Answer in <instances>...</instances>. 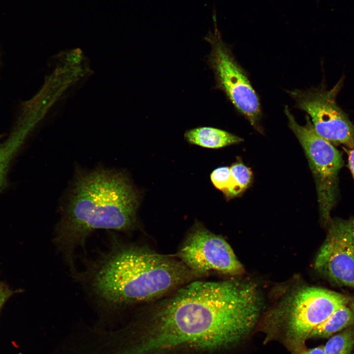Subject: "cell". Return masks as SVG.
I'll use <instances>...</instances> for the list:
<instances>
[{
	"mask_svg": "<svg viewBox=\"0 0 354 354\" xmlns=\"http://www.w3.org/2000/svg\"><path fill=\"white\" fill-rule=\"evenodd\" d=\"M346 150L348 156V166L354 179V148Z\"/></svg>",
	"mask_w": 354,
	"mask_h": 354,
	"instance_id": "e0dca14e",
	"label": "cell"
},
{
	"mask_svg": "<svg viewBox=\"0 0 354 354\" xmlns=\"http://www.w3.org/2000/svg\"><path fill=\"white\" fill-rule=\"evenodd\" d=\"M186 140L190 144L209 148H218L239 143L241 138L225 130L200 127L186 131Z\"/></svg>",
	"mask_w": 354,
	"mask_h": 354,
	"instance_id": "8fae6325",
	"label": "cell"
},
{
	"mask_svg": "<svg viewBox=\"0 0 354 354\" xmlns=\"http://www.w3.org/2000/svg\"><path fill=\"white\" fill-rule=\"evenodd\" d=\"M354 325V312L344 305L336 310L310 333L309 338H324Z\"/></svg>",
	"mask_w": 354,
	"mask_h": 354,
	"instance_id": "7c38bea8",
	"label": "cell"
},
{
	"mask_svg": "<svg viewBox=\"0 0 354 354\" xmlns=\"http://www.w3.org/2000/svg\"><path fill=\"white\" fill-rule=\"evenodd\" d=\"M230 169L233 184L231 195L233 198L243 192L250 185L252 172L241 163H235Z\"/></svg>",
	"mask_w": 354,
	"mask_h": 354,
	"instance_id": "5bb4252c",
	"label": "cell"
},
{
	"mask_svg": "<svg viewBox=\"0 0 354 354\" xmlns=\"http://www.w3.org/2000/svg\"><path fill=\"white\" fill-rule=\"evenodd\" d=\"M315 269L331 283L354 288V217L331 219Z\"/></svg>",
	"mask_w": 354,
	"mask_h": 354,
	"instance_id": "9c48e42d",
	"label": "cell"
},
{
	"mask_svg": "<svg viewBox=\"0 0 354 354\" xmlns=\"http://www.w3.org/2000/svg\"><path fill=\"white\" fill-rule=\"evenodd\" d=\"M285 113L289 125L302 146L314 177L318 196L320 219L328 225L331 213L338 196V175L344 165L341 153L332 144L320 136L315 131L308 116L306 123L301 125L285 107Z\"/></svg>",
	"mask_w": 354,
	"mask_h": 354,
	"instance_id": "5b68a950",
	"label": "cell"
},
{
	"mask_svg": "<svg viewBox=\"0 0 354 354\" xmlns=\"http://www.w3.org/2000/svg\"><path fill=\"white\" fill-rule=\"evenodd\" d=\"M205 40L211 45L207 62L213 71L216 88L223 90L236 108L254 126L261 116L259 98L246 74L223 41L217 26Z\"/></svg>",
	"mask_w": 354,
	"mask_h": 354,
	"instance_id": "8992f818",
	"label": "cell"
},
{
	"mask_svg": "<svg viewBox=\"0 0 354 354\" xmlns=\"http://www.w3.org/2000/svg\"><path fill=\"white\" fill-rule=\"evenodd\" d=\"M177 256L197 276L211 271L237 275L244 268L229 244L200 223L194 224L180 245Z\"/></svg>",
	"mask_w": 354,
	"mask_h": 354,
	"instance_id": "ba28073f",
	"label": "cell"
},
{
	"mask_svg": "<svg viewBox=\"0 0 354 354\" xmlns=\"http://www.w3.org/2000/svg\"><path fill=\"white\" fill-rule=\"evenodd\" d=\"M349 299L338 293L314 287H300L269 311L264 321L267 338H280L289 350L305 346L311 332Z\"/></svg>",
	"mask_w": 354,
	"mask_h": 354,
	"instance_id": "277c9868",
	"label": "cell"
},
{
	"mask_svg": "<svg viewBox=\"0 0 354 354\" xmlns=\"http://www.w3.org/2000/svg\"><path fill=\"white\" fill-rule=\"evenodd\" d=\"M292 354H325L323 347L308 349L305 346L291 352Z\"/></svg>",
	"mask_w": 354,
	"mask_h": 354,
	"instance_id": "2e32d148",
	"label": "cell"
},
{
	"mask_svg": "<svg viewBox=\"0 0 354 354\" xmlns=\"http://www.w3.org/2000/svg\"><path fill=\"white\" fill-rule=\"evenodd\" d=\"M211 180L216 188L221 190L228 199H232L233 182L230 168L221 167L215 169L210 175Z\"/></svg>",
	"mask_w": 354,
	"mask_h": 354,
	"instance_id": "9a60e30c",
	"label": "cell"
},
{
	"mask_svg": "<svg viewBox=\"0 0 354 354\" xmlns=\"http://www.w3.org/2000/svg\"><path fill=\"white\" fill-rule=\"evenodd\" d=\"M31 111L23 106L8 137L0 144V193L7 182V172L16 155L36 123Z\"/></svg>",
	"mask_w": 354,
	"mask_h": 354,
	"instance_id": "30bf717a",
	"label": "cell"
},
{
	"mask_svg": "<svg viewBox=\"0 0 354 354\" xmlns=\"http://www.w3.org/2000/svg\"><path fill=\"white\" fill-rule=\"evenodd\" d=\"M197 277L180 260L113 234L109 247L73 276L96 306L114 312L162 297Z\"/></svg>",
	"mask_w": 354,
	"mask_h": 354,
	"instance_id": "7a4b0ae2",
	"label": "cell"
},
{
	"mask_svg": "<svg viewBox=\"0 0 354 354\" xmlns=\"http://www.w3.org/2000/svg\"><path fill=\"white\" fill-rule=\"evenodd\" d=\"M351 309L354 311V301L351 303V306H350Z\"/></svg>",
	"mask_w": 354,
	"mask_h": 354,
	"instance_id": "ac0fdd59",
	"label": "cell"
},
{
	"mask_svg": "<svg viewBox=\"0 0 354 354\" xmlns=\"http://www.w3.org/2000/svg\"><path fill=\"white\" fill-rule=\"evenodd\" d=\"M262 305L257 286L248 281H190L155 305L135 354L184 345L209 350L229 346L251 330Z\"/></svg>",
	"mask_w": 354,
	"mask_h": 354,
	"instance_id": "6da1fadb",
	"label": "cell"
},
{
	"mask_svg": "<svg viewBox=\"0 0 354 354\" xmlns=\"http://www.w3.org/2000/svg\"><path fill=\"white\" fill-rule=\"evenodd\" d=\"M342 79L330 89L323 87L306 91L291 92L296 106L306 112L316 132L333 145L354 148V124L339 107L336 97Z\"/></svg>",
	"mask_w": 354,
	"mask_h": 354,
	"instance_id": "52a82bcc",
	"label": "cell"
},
{
	"mask_svg": "<svg viewBox=\"0 0 354 354\" xmlns=\"http://www.w3.org/2000/svg\"><path fill=\"white\" fill-rule=\"evenodd\" d=\"M354 346V327H350L330 338L323 347L325 354H350Z\"/></svg>",
	"mask_w": 354,
	"mask_h": 354,
	"instance_id": "4fadbf2b",
	"label": "cell"
},
{
	"mask_svg": "<svg viewBox=\"0 0 354 354\" xmlns=\"http://www.w3.org/2000/svg\"><path fill=\"white\" fill-rule=\"evenodd\" d=\"M53 242L71 275L75 253L98 230L126 232L137 226L139 197L126 175L117 170H79L68 193Z\"/></svg>",
	"mask_w": 354,
	"mask_h": 354,
	"instance_id": "3957f363",
	"label": "cell"
}]
</instances>
